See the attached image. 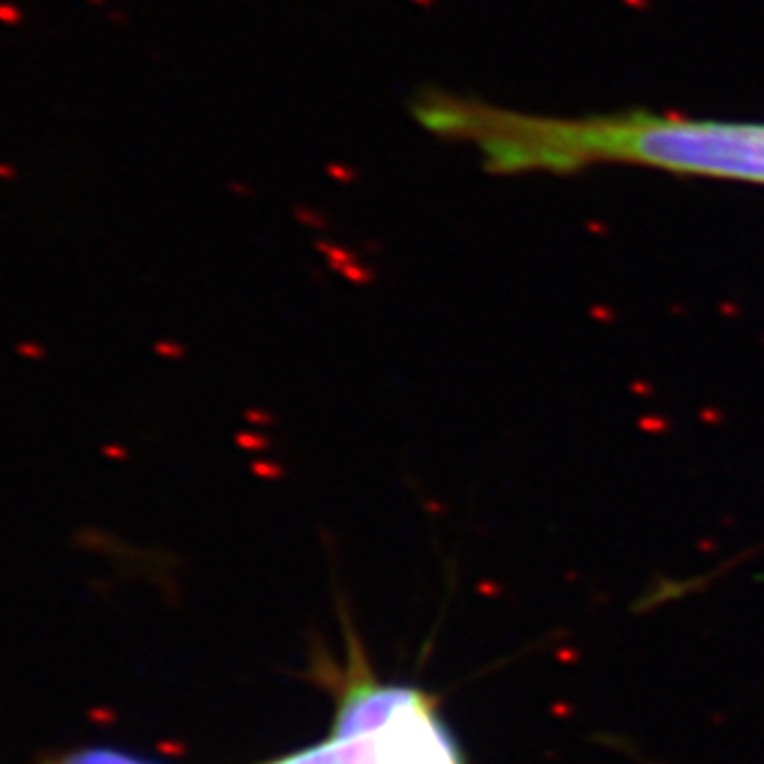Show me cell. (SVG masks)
<instances>
[{"label":"cell","instance_id":"cell-3","mask_svg":"<svg viewBox=\"0 0 764 764\" xmlns=\"http://www.w3.org/2000/svg\"><path fill=\"white\" fill-rule=\"evenodd\" d=\"M417 690L397 685H375V683H355L343 697L335 737H355L365 732H375L387 725L392 715L407 705Z\"/></svg>","mask_w":764,"mask_h":764},{"label":"cell","instance_id":"cell-1","mask_svg":"<svg viewBox=\"0 0 764 764\" xmlns=\"http://www.w3.org/2000/svg\"><path fill=\"white\" fill-rule=\"evenodd\" d=\"M471 149L497 174H571L625 164L764 187V122L660 114L554 117L481 104L469 125Z\"/></svg>","mask_w":764,"mask_h":764},{"label":"cell","instance_id":"cell-2","mask_svg":"<svg viewBox=\"0 0 764 764\" xmlns=\"http://www.w3.org/2000/svg\"><path fill=\"white\" fill-rule=\"evenodd\" d=\"M273 764H462L459 749L422 692H414L387 725L333 740Z\"/></svg>","mask_w":764,"mask_h":764},{"label":"cell","instance_id":"cell-4","mask_svg":"<svg viewBox=\"0 0 764 764\" xmlns=\"http://www.w3.org/2000/svg\"><path fill=\"white\" fill-rule=\"evenodd\" d=\"M57 764H154L149 759H139L134 754L119 752V749H107V747H92V749H79L68 757H63Z\"/></svg>","mask_w":764,"mask_h":764}]
</instances>
